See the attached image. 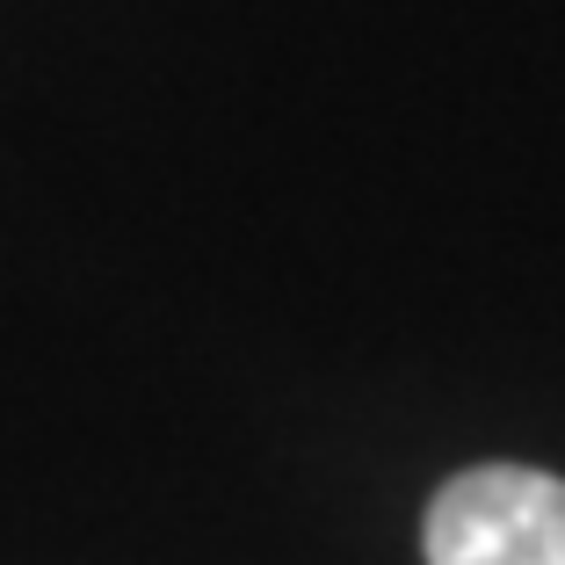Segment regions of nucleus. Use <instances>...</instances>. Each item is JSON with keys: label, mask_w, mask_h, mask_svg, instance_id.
Here are the masks:
<instances>
[{"label": "nucleus", "mask_w": 565, "mask_h": 565, "mask_svg": "<svg viewBox=\"0 0 565 565\" xmlns=\"http://www.w3.org/2000/svg\"><path fill=\"white\" fill-rule=\"evenodd\" d=\"M428 565H565V479L536 465H471L420 522Z\"/></svg>", "instance_id": "1"}]
</instances>
